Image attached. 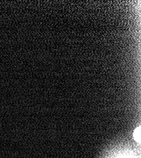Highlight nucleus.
Here are the masks:
<instances>
[{
  "instance_id": "1",
  "label": "nucleus",
  "mask_w": 141,
  "mask_h": 158,
  "mask_svg": "<svg viewBox=\"0 0 141 158\" xmlns=\"http://www.w3.org/2000/svg\"><path fill=\"white\" fill-rule=\"evenodd\" d=\"M134 137L136 141H138L140 142V127H138L135 130L134 133Z\"/></svg>"
}]
</instances>
